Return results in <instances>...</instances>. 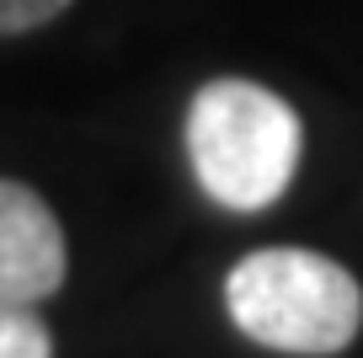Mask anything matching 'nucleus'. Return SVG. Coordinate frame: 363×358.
I'll return each instance as SVG.
<instances>
[{
  "label": "nucleus",
  "mask_w": 363,
  "mask_h": 358,
  "mask_svg": "<svg viewBox=\"0 0 363 358\" xmlns=\"http://www.w3.org/2000/svg\"><path fill=\"white\" fill-rule=\"evenodd\" d=\"M299 112L257 80H208L187 107V156L219 209L257 214L278 203L299 171Z\"/></svg>",
  "instance_id": "obj_1"
},
{
  "label": "nucleus",
  "mask_w": 363,
  "mask_h": 358,
  "mask_svg": "<svg viewBox=\"0 0 363 358\" xmlns=\"http://www.w3.org/2000/svg\"><path fill=\"white\" fill-rule=\"evenodd\" d=\"M225 305L251 342L305 358L342 353L363 326L358 278L305 246H267L240 257L225 278Z\"/></svg>",
  "instance_id": "obj_2"
},
{
  "label": "nucleus",
  "mask_w": 363,
  "mask_h": 358,
  "mask_svg": "<svg viewBox=\"0 0 363 358\" xmlns=\"http://www.w3.org/2000/svg\"><path fill=\"white\" fill-rule=\"evenodd\" d=\"M65 230L22 182H0V300L38 305L65 283Z\"/></svg>",
  "instance_id": "obj_3"
},
{
  "label": "nucleus",
  "mask_w": 363,
  "mask_h": 358,
  "mask_svg": "<svg viewBox=\"0 0 363 358\" xmlns=\"http://www.w3.org/2000/svg\"><path fill=\"white\" fill-rule=\"evenodd\" d=\"M0 358H54V337L33 305L0 300Z\"/></svg>",
  "instance_id": "obj_4"
},
{
  "label": "nucleus",
  "mask_w": 363,
  "mask_h": 358,
  "mask_svg": "<svg viewBox=\"0 0 363 358\" xmlns=\"http://www.w3.org/2000/svg\"><path fill=\"white\" fill-rule=\"evenodd\" d=\"M69 0H0V38L11 33H33V27L54 22Z\"/></svg>",
  "instance_id": "obj_5"
}]
</instances>
